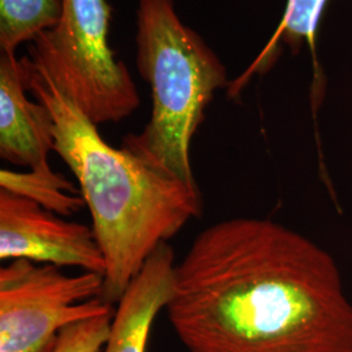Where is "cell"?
<instances>
[{
  "instance_id": "cell-5",
  "label": "cell",
  "mask_w": 352,
  "mask_h": 352,
  "mask_svg": "<svg viewBox=\"0 0 352 352\" xmlns=\"http://www.w3.org/2000/svg\"><path fill=\"white\" fill-rule=\"evenodd\" d=\"M104 276H67L55 265L17 258L0 269V352H52L59 333L113 312L103 302Z\"/></svg>"
},
{
  "instance_id": "cell-8",
  "label": "cell",
  "mask_w": 352,
  "mask_h": 352,
  "mask_svg": "<svg viewBox=\"0 0 352 352\" xmlns=\"http://www.w3.org/2000/svg\"><path fill=\"white\" fill-rule=\"evenodd\" d=\"M175 267L174 250L162 243L119 300L102 352H146L153 322L173 296Z\"/></svg>"
},
{
  "instance_id": "cell-4",
  "label": "cell",
  "mask_w": 352,
  "mask_h": 352,
  "mask_svg": "<svg viewBox=\"0 0 352 352\" xmlns=\"http://www.w3.org/2000/svg\"><path fill=\"white\" fill-rule=\"evenodd\" d=\"M111 13L107 0H64L60 23L32 42L29 56L97 126L140 106L132 76L109 43Z\"/></svg>"
},
{
  "instance_id": "cell-11",
  "label": "cell",
  "mask_w": 352,
  "mask_h": 352,
  "mask_svg": "<svg viewBox=\"0 0 352 352\" xmlns=\"http://www.w3.org/2000/svg\"><path fill=\"white\" fill-rule=\"evenodd\" d=\"M0 189L37 202L45 209L59 215H72L80 212L85 201L77 195L75 186L63 175L54 170L49 173L12 171L3 168L0 171Z\"/></svg>"
},
{
  "instance_id": "cell-7",
  "label": "cell",
  "mask_w": 352,
  "mask_h": 352,
  "mask_svg": "<svg viewBox=\"0 0 352 352\" xmlns=\"http://www.w3.org/2000/svg\"><path fill=\"white\" fill-rule=\"evenodd\" d=\"M21 59L0 55V157L30 171L49 173L54 151L52 116L42 102L26 97Z\"/></svg>"
},
{
  "instance_id": "cell-12",
  "label": "cell",
  "mask_w": 352,
  "mask_h": 352,
  "mask_svg": "<svg viewBox=\"0 0 352 352\" xmlns=\"http://www.w3.org/2000/svg\"><path fill=\"white\" fill-rule=\"evenodd\" d=\"M115 311L78 321L59 333L52 352H100L110 337Z\"/></svg>"
},
{
  "instance_id": "cell-1",
  "label": "cell",
  "mask_w": 352,
  "mask_h": 352,
  "mask_svg": "<svg viewBox=\"0 0 352 352\" xmlns=\"http://www.w3.org/2000/svg\"><path fill=\"white\" fill-rule=\"evenodd\" d=\"M189 352H352V302L333 257L272 219L206 227L166 307Z\"/></svg>"
},
{
  "instance_id": "cell-2",
  "label": "cell",
  "mask_w": 352,
  "mask_h": 352,
  "mask_svg": "<svg viewBox=\"0 0 352 352\" xmlns=\"http://www.w3.org/2000/svg\"><path fill=\"white\" fill-rule=\"evenodd\" d=\"M21 65L28 91L52 116L54 151L76 176L91 215L106 261L102 300L119 302L153 252L201 214L200 190L109 145L42 67L29 56Z\"/></svg>"
},
{
  "instance_id": "cell-10",
  "label": "cell",
  "mask_w": 352,
  "mask_h": 352,
  "mask_svg": "<svg viewBox=\"0 0 352 352\" xmlns=\"http://www.w3.org/2000/svg\"><path fill=\"white\" fill-rule=\"evenodd\" d=\"M63 13L64 0H0L1 52L16 54L20 45L58 25Z\"/></svg>"
},
{
  "instance_id": "cell-6",
  "label": "cell",
  "mask_w": 352,
  "mask_h": 352,
  "mask_svg": "<svg viewBox=\"0 0 352 352\" xmlns=\"http://www.w3.org/2000/svg\"><path fill=\"white\" fill-rule=\"evenodd\" d=\"M0 258L106 273L93 228L64 221L37 202L0 189Z\"/></svg>"
},
{
  "instance_id": "cell-3",
  "label": "cell",
  "mask_w": 352,
  "mask_h": 352,
  "mask_svg": "<svg viewBox=\"0 0 352 352\" xmlns=\"http://www.w3.org/2000/svg\"><path fill=\"white\" fill-rule=\"evenodd\" d=\"M136 45L138 69L151 89V119L140 133L126 135L122 148L153 170L199 188L190 144L215 91L231 84L226 67L180 20L174 0H139Z\"/></svg>"
},
{
  "instance_id": "cell-9",
  "label": "cell",
  "mask_w": 352,
  "mask_h": 352,
  "mask_svg": "<svg viewBox=\"0 0 352 352\" xmlns=\"http://www.w3.org/2000/svg\"><path fill=\"white\" fill-rule=\"evenodd\" d=\"M330 0H287L282 20L264 50L239 80L230 84L235 97L252 76L267 72L278 59L280 45L285 43L292 54H299L304 45L314 47L316 33Z\"/></svg>"
}]
</instances>
